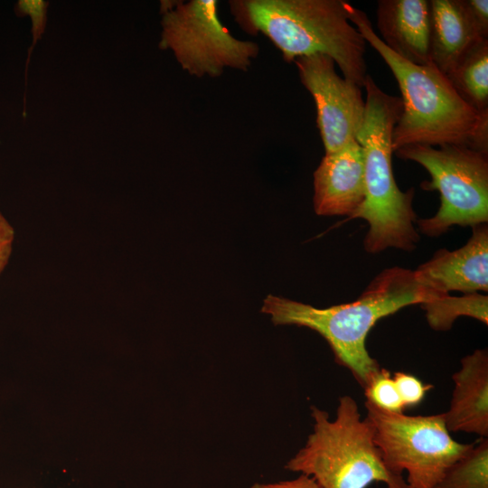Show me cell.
Listing matches in <instances>:
<instances>
[{"label":"cell","mask_w":488,"mask_h":488,"mask_svg":"<svg viewBox=\"0 0 488 488\" xmlns=\"http://www.w3.org/2000/svg\"><path fill=\"white\" fill-rule=\"evenodd\" d=\"M436 298L421 285L415 271L393 267L379 273L353 302L317 308L268 295L261 312L268 314L276 325H297L317 332L330 345L335 361L349 369L365 389L380 369L365 346L367 335L377 321L405 306Z\"/></svg>","instance_id":"1"},{"label":"cell","mask_w":488,"mask_h":488,"mask_svg":"<svg viewBox=\"0 0 488 488\" xmlns=\"http://www.w3.org/2000/svg\"><path fill=\"white\" fill-rule=\"evenodd\" d=\"M349 20L399 84L403 111L392 134L393 152L409 145H456L488 153V113H479L465 103L434 65H416L390 51L366 14L351 4Z\"/></svg>","instance_id":"2"},{"label":"cell","mask_w":488,"mask_h":488,"mask_svg":"<svg viewBox=\"0 0 488 488\" xmlns=\"http://www.w3.org/2000/svg\"><path fill=\"white\" fill-rule=\"evenodd\" d=\"M230 13L247 33H262L286 62L322 53L361 88L367 76L366 42L349 20L344 0H232Z\"/></svg>","instance_id":"3"},{"label":"cell","mask_w":488,"mask_h":488,"mask_svg":"<svg viewBox=\"0 0 488 488\" xmlns=\"http://www.w3.org/2000/svg\"><path fill=\"white\" fill-rule=\"evenodd\" d=\"M365 114L356 136L364 152L365 199L349 218H361L369 224L364 249L379 253L388 248L412 251L419 240L414 227L415 189L402 192L392 170V134L403 111L401 98L380 89L371 75L366 76Z\"/></svg>","instance_id":"4"},{"label":"cell","mask_w":488,"mask_h":488,"mask_svg":"<svg viewBox=\"0 0 488 488\" xmlns=\"http://www.w3.org/2000/svg\"><path fill=\"white\" fill-rule=\"evenodd\" d=\"M311 411L313 432L286 464V470L312 476L322 488H366L373 482L387 488H409L403 475L384 461L371 422L361 418L351 396L339 399L333 420L314 406Z\"/></svg>","instance_id":"5"},{"label":"cell","mask_w":488,"mask_h":488,"mask_svg":"<svg viewBox=\"0 0 488 488\" xmlns=\"http://www.w3.org/2000/svg\"><path fill=\"white\" fill-rule=\"evenodd\" d=\"M398 157L421 164L430 174L423 182L426 191L437 190L441 204L431 218L417 221L419 230L438 237L452 226H471L488 221V153L465 145L439 148L426 145H405Z\"/></svg>","instance_id":"6"},{"label":"cell","mask_w":488,"mask_h":488,"mask_svg":"<svg viewBox=\"0 0 488 488\" xmlns=\"http://www.w3.org/2000/svg\"><path fill=\"white\" fill-rule=\"evenodd\" d=\"M218 1H164L161 4L159 48L171 50L183 70L202 78L221 76L225 69L247 70L259 46L235 38L218 15Z\"/></svg>","instance_id":"7"},{"label":"cell","mask_w":488,"mask_h":488,"mask_svg":"<svg viewBox=\"0 0 488 488\" xmlns=\"http://www.w3.org/2000/svg\"><path fill=\"white\" fill-rule=\"evenodd\" d=\"M365 408L384 461L394 472L408 473L409 488H433L474 445L451 436L444 413L408 416L381 409L368 399Z\"/></svg>","instance_id":"8"},{"label":"cell","mask_w":488,"mask_h":488,"mask_svg":"<svg viewBox=\"0 0 488 488\" xmlns=\"http://www.w3.org/2000/svg\"><path fill=\"white\" fill-rule=\"evenodd\" d=\"M294 62L302 84L314 100L325 155L356 140L365 114L361 87L339 76L335 61L328 55L303 56Z\"/></svg>","instance_id":"9"},{"label":"cell","mask_w":488,"mask_h":488,"mask_svg":"<svg viewBox=\"0 0 488 488\" xmlns=\"http://www.w3.org/2000/svg\"><path fill=\"white\" fill-rule=\"evenodd\" d=\"M472 228L465 246L452 251L438 249L414 270L421 285L438 297L450 291L488 290V226L481 223Z\"/></svg>","instance_id":"10"},{"label":"cell","mask_w":488,"mask_h":488,"mask_svg":"<svg viewBox=\"0 0 488 488\" xmlns=\"http://www.w3.org/2000/svg\"><path fill=\"white\" fill-rule=\"evenodd\" d=\"M314 208L317 215L349 218L365 199L364 152L352 140L322 158L314 173Z\"/></svg>","instance_id":"11"},{"label":"cell","mask_w":488,"mask_h":488,"mask_svg":"<svg viewBox=\"0 0 488 488\" xmlns=\"http://www.w3.org/2000/svg\"><path fill=\"white\" fill-rule=\"evenodd\" d=\"M376 17L380 38L390 51L413 64L432 65L430 1L379 0Z\"/></svg>","instance_id":"12"},{"label":"cell","mask_w":488,"mask_h":488,"mask_svg":"<svg viewBox=\"0 0 488 488\" xmlns=\"http://www.w3.org/2000/svg\"><path fill=\"white\" fill-rule=\"evenodd\" d=\"M454 390L450 407L444 413L449 432L488 436V352L475 350L461 360L453 374Z\"/></svg>","instance_id":"13"},{"label":"cell","mask_w":488,"mask_h":488,"mask_svg":"<svg viewBox=\"0 0 488 488\" xmlns=\"http://www.w3.org/2000/svg\"><path fill=\"white\" fill-rule=\"evenodd\" d=\"M430 60L446 76L486 39L479 36L462 0H430Z\"/></svg>","instance_id":"14"},{"label":"cell","mask_w":488,"mask_h":488,"mask_svg":"<svg viewBox=\"0 0 488 488\" xmlns=\"http://www.w3.org/2000/svg\"><path fill=\"white\" fill-rule=\"evenodd\" d=\"M446 77L465 103L488 113V39L479 42Z\"/></svg>","instance_id":"15"},{"label":"cell","mask_w":488,"mask_h":488,"mask_svg":"<svg viewBox=\"0 0 488 488\" xmlns=\"http://www.w3.org/2000/svg\"><path fill=\"white\" fill-rule=\"evenodd\" d=\"M429 326L436 331L450 330L459 316L473 317L488 324V296L478 293L463 296L448 295L420 305Z\"/></svg>","instance_id":"16"},{"label":"cell","mask_w":488,"mask_h":488,"mask_svg":"<svg viewBox=\"0 0 488 488\" xmlns=\"http://www.w3.org/2000/svg\"><path fill=\"white\" fill-rule=\"evenodd\" d=\"M433 488H488V439L482 438L443 474Z\"/></svg>","instance_id":"17"},{"label":"cell","mask_w":488,"mask_h":488,"mask_svg":"<svg viewBox=\"0 0 488 488\" xmlns=\"http://www.w3.org/2000/svg\"><path fill=\"white\" fill-rule=\"evenodd\" d=\"M368 400L381 409L394 413H403L405 408L397 386L386 369L380 371L371 378L364 389Z\"/></svg>","instance_id":"18"},{"label":"cell","mask_w":488,"mask_h":488,"mask_svg":"<svg viewBox=\"0 0 488 488\" xmlns=\"http://www.w3.org/2000/svg\"><path fill=\"white\" fill-rule=\"evenodd\" d=\"M49 3L43 0H19L14 11L19 16H29L32 22L33 42L28 50L25 65V84L27 82V70L32 52L37 42L44 33L47 23V8Z\"/></svg>","instance_id":"19"},{"label":"cell","mask_w":488,"mask_h":488,"mask_svg":"<svg viewBox=\"0 0 488 488\" xmlns=\"http://www.w3.org/2000/svg\"><path fill=\"white\" fill-rule=\"evenodd\" d=\"M393 380L405 408L418 405L426 393L433 388L432 385H424L418 378L406 372H395Z\"/></svg>","instance_id":"20"},{"label":"cell","mask_w":488,"mask_h":488,"mask_svg":"<svg viewBox=\"0 0 488 488\" xmlns=\"http://www.w3.org/2000/svg\"><path fill=\"white\" fill-rule=\"evenodd\" d=\"M464 6L479 36L488 39V1L462 0Z\"/></svg>","instance_id":"21"},{"label":"cell","mask_w":488,"mask_h":488,"mask_svg":"<svg viewBox=\"0 0 488 488\" xmlns=\"http://www.w3.org/2000/svg\"><path fill=\"white\" fill-rule=\"evenodd\" d=\"M14 240V230L0 211V275L7 266Z\"/></svg>","instance_id":"22"},{"label":"cell","mask_w":488,"mask_h":488,"mask_svg":"<svg viewBox=\"0 0 488 488\" xmlns=\"http://www.w3.org/2000/svg\"><path fill=\"white\" fill-rule=\"evenodd\" d=\"M251 488H322V486L312 476L302 474L294 480L273 483H255Z\"/></svg>","instance_id":"23"}]
</instances>
